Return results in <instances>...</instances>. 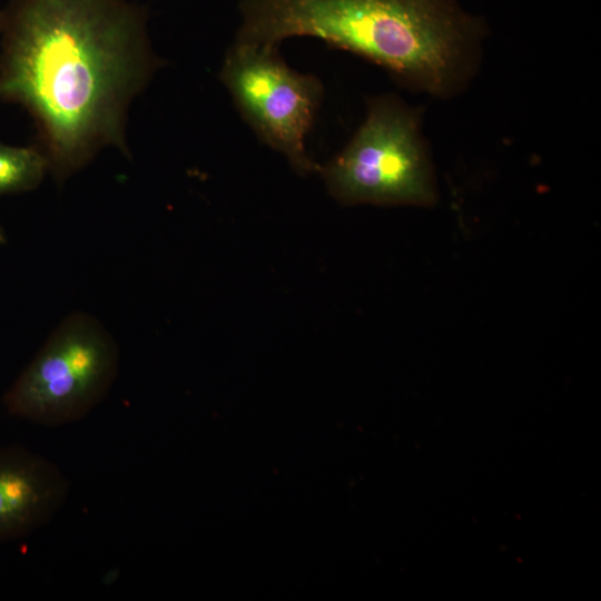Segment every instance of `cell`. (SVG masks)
<instances>
[{"label":"cell","instance_id":"1","mask_svg":"<svg viewBox=\"0 0 601 601\" xmlns=\"http://www.w3.org/2000/svg\"><path fill=\"white\" fill-rule=\"evenodd\" d=\"M0 99L37 128L62 186L106 147L130 157L128 112L164 61L128 0H13L0 16Z\"/></svg>","mask_w":601,"mask_h":601},{"label":"cell","instance_id":"2","mask_svg":"<svg viewBox=\"0 0 601 601\" xmlns=\"http://www.w3.org/2000/svg\"><path fill=\"white\" fill-rule=\"evenodd\" d=\"M237 43L314 37L385 69L401 86L450 98L470 83L483 23L455 0H238Z\"/></svg>","mask_w":601,"mask_h":601},{"label":"cell","instance_id":"3","mask_svg":"<svg viewBox=\"0 0 601 601\" xmlns=\"http://www.w3.org/2000/svg\"><path fill=\"white\" fill-rule=\"evenodd\" d=\"M351 140L318 167L331 195L345 205L428 206L436 199L421 111L392 93L371 97Z\"/></svg>","mask_w":601,"mask_h":601},{"label":"cell","instance_id":"4","mask_svg":"<svg viewBox=\"0 0 601 601\" xmlns=\"http://www.w3.org/2000/svg\"><path fill=\"white\" fill-rule=\"evenodd\" d=\"M119 347L92 315L61 321L3 397L13 416L57 426L83 418L108 394Z\"/></svg>","mask_w":601,"mask_h":601},{"label":"cell","instance_id":"5","mask_svg":"<svg viewBox=\"0 0 601 601\" xmlns=\"http://www.w3.org/2000/svg\"><path fill=\"white\" fill-rule=\"evenodd\" d=\"M277 48L233 42L219 79L255 135L298 174L308 175L319 166L308 156L305 138L318 114L324 87L315 75L292 69Z\"/></svg>","mask_w":601,"mask_h":601},{"label":"cell","instance_id":"6","mask_svg":"<svg viewBox=\"0 0 601 601\" xmlns=\"http://www.w3.org/2000/svg\"><path fill=\"white\" fill-rule=\"evenodd\" d=\"M69 483L52 462L21 446L0 449V542L47 524L67 500Z\"/></svg>","mask_w":601,"mask_h":601},{"label":"cell","instance_id":"7","mask_svg":"<svg viewBox=\"0 0 601 601\" xmlns=\"http://www.w3.org/2000/svg\"><path fill=\"white\" fill-rule=\"evenodd\" d=\"M48 173V164L37 146L19 147L0 142V196L37 188Z\"/></svg>","mask_w":601,"mask_h":601},{"label":"cell","instance_id":"8","mask_svg":"<svg viewBox=\"0 0 601 601\" xmlns=\"http://www.w3.org/2000/svg\"><path fill=\"white\" fill-rule=\"evenodd\" d=\"M6 234H4V230L3 228L0 226V244H3L6 242Z\"/></svg>","mask_w":601,"mask_h":601}]
</instances>
